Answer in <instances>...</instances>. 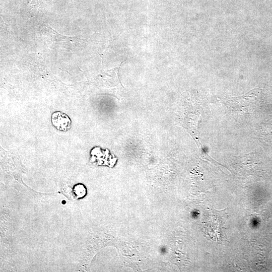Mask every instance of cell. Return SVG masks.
<instances>
[{
	"label": "cell",
	"mask_w": 272,
	"mask_h": 272,
	"mask_svg": "<svg viewBox=\"0 0 272 272\" xmlns=\"http://www.w3.org/2000/svg\"><path fill=\"white\" fill-rule=\"evenodd\" d=\"M252 156L249 154L237 157L233 163L235 170L241 175L251 174L254 167Z\"/></svg>",
	"instance_id": "obj_1"
},
{
	"label": "cell",
	"mask_w": 272,
	"mask_h": 272,
	"mask_svg": "<svg viewBox=\"0 0 272 272\" xmlns=\"http://www.w3.org/2000/svg\"><path fill=\"white\" fill-rule=\"evenodd\" d=\"M52 125L61 131H67L71 127L72 121L69 116L61 111H55L51 116Z\"/></svg>",
	"instance_id": "obj_2"
},
{
	"label": "cell",
	"mask_w": 272,
	"mask_h": 272,
	"mask_svg": "<svg viewBox=\"0 0 272 272\" xmlns=\"http://www.w3.org/2000/svg\"><path fill=\"white\" fill-rule=\"evenodd\" d=\"M72 192V196L74 198H81L86 194V188L82 184H77L74 186Z\"/></svg>",
	"instance_id": "obj_3"
}]
</instances>
